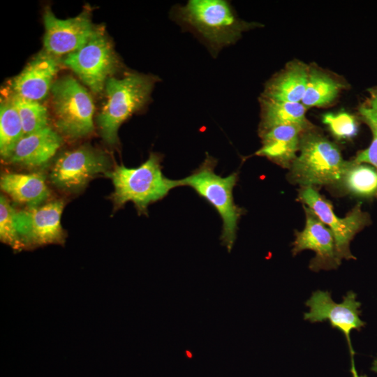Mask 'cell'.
I'll return each mask as SVG.
<instances>
[{"label": "cell", "mask_w": 377, "mask_h": 377, "mask_svg": "<svg viewBox=\"0 0 377 377\" xmlns=\"http://www.w3.org/2000/svg\"><path fill=\"white\" fill-rule=\"evenodd\" d=\"M15 107L22 124L24 135L48 126L47 108L38 101L14 94L10 98Z\"/></svg>", "instance_id": "23"}, {"label": "cell", "mask_w": 377, "mask_h": 377, "mask_svg": "<svg viewBox=\"0 0 377 377\" xmlns=\"http://www.w3.org/2000/svg\"><path fill=\"white\" fill-rule=\"evenodd\" d=\"M370 129L372 133V140L369 146L359 151L354 161L369 164L377 170V131L374 128Z\"/></svg>", "instance_id": "27"}, {"label": "cell", "mask_w": 377, "mask_h": 377, "mask_svg": "<svg viewBox=\"0 0 377 377\" xmlns=\"http://www.w3.org/2000/svg\"><path fill=\"white\" fill-rule=\"evenodd\" d=\"M304 131L298 126L283 125L262 132L260 133L262 147L256 155L265 156L283 168H290L297 157L300 138Z\"/></svg>", "instance_id": "16"}, {"label": "cell", "mask_w": 377, "mask_h": 377, "mask_svg": "<svg viewBox=\"0 0 377 377\" xmlns=\"http://www.w3.org/2000/svg\"><path fill=\"white\" fill-rule=\"evenodd\" d=\"M299 199L332 231L338 260L341 263L343 259H356L350 249V242L371 222L369 214L362 210L361 203L359 202L346 217L339 218L334 214L330 202L313 186L302 187Z\"/></svg>", "instance_id": "9"}, {"label": "cell", "mask_w": 377, "mask_h": 377, "mask_svg": "<svg viewBox=\"0 0 377 377\" xmlns=\"http://www.w3.org/2000/svg\"><path fill=\"white\" fill-rule=\"evenodd\" d=\"M341 184L357 197L377 199V170L369 164L348 161Z\"/></svg>", "instance_id": "21"}, {"label": "cell", "mask_w": 377, "mask_h": 377, "mask_svg": "<svg viewBox=\"0 0 377 377\" xmlns=\"http://www.w3.org/2000/svg\"><path fill=\"white\" fill-rule=\"evenodd\" d=\"M306 223L304 229L295 232L292 253L296 256L304 250H311L316 256L311 259L309 268L318 272L320 269H337L341 262L338 260L334 235L330 228L306 206Z\"/></svg>", "instance_id": "13"}, {"label": "cell", "mask_w": 377, "mask_h": 377, "mask_svg": "<svg viewBox=\"0 0 377 377\" xmlns=\"http://www.w3.org/2000/svg\"><path fill=\"white\" fill-rule=\"evenodd\" d=\"M177 18L197 31L215 49L235 42L249 27L222 0H191L177 9Z\"/></svg>", "instance_id": "5"}, {"label": "cell", "mask_w": 377, "mask_h": 377, "mask_svg": "<svg viewBox=\"0 0 377 377\" xmlns=\"http://www.w3.org/2000/svg\"><path fill=\"white\" fill-rule=\"evenodd\" d=\"M309 66L293 61L272 77L265 87L262 98L274 101L301 102L306 88Z\"/></svg>", "instance_id": "17"}, {"label": "cell", "mask_w": 377, "mask_h": 377, "mask_svg": "<svg viewBox=\"0 0 377 377\" xmlns=\"http://www.w3.org/2000/svg\"><path fill=\"white\" fill-rule=\"evenodd\" d=\"M358 110L369 128L377 131V85L369 89V96Z\"/></svg>", "instance_id": "26"}, {"label": "cell", "mask_w": 377, "mask_h": 377, "mask_svg": "<svg viewBox=\"0 0 377 377\" xmlns=\"http://www.w3.org/2000/svg\"><path fill=\"white\" fill-rule=\"evenodd\" d=\"M343 87L332 75L317 67L309 66L306 88L301 103L306 108L329 105L337 98Z\"/></svg>", "instance_id": "20"}, {"label": "cell", "mask_w": 377, "mask_h": 377, "mask_svg": "<svg viewBox=\"0 0 377 377\" xmlns=\"http://www.w3.org/2000/svg\"><path fill=\"white\" fill-rule=\"evenodd\" d=\"M371 370L375 373L377 374V356L374 359L373 363H372V366L371 367Z\"/></svg>", "instance_id": "28"}, {"label": "cell", "mask_w": 377, "mask_h": 377, "mask_svg": "<svg viewBox=\"0 0 377 377\" xmlns=\"http://www.w3.org/2000/svg\"><path fill=\"white\" fill-rule=\"evenodd\" d=\"M305 304L309 311L304 313V320L311 323L328 320L332 328L344 335L349 349L353 377H367L358 375L355 366V353L350 339L353 330L360 331L366 325L360 317L361 303L357 300V294L350 290L343 296L341 302L337 303L332 300L330 292L317 290L312 293Z\"/></svg>", "instance_id": "7"}, {"label": "cell", "mask_w": 377, "mask_h": 377, "mask_svg": "<svg viewBox=\"0 0 377 377\" xmlns=\"http://www.w3.org/2000/svg\"><path fill=\"white\" fill-rule=\"evenodd\" d=\"M64 205L62 201L56 200L16 211L15 228L23 249L64 243L61 225Z\"/></svg>", "instance_id": "11"}, {"label": "cell", "mask_w": 377, "mask_h": 377, "mask_svg": "<svg viewBox=\"0 0 377 377\" xmlns=\"http://www.w3.org/2000/svg\"><path fill=\"white\" fill-rule=\"evenodd\" d=\"M161 161V154L151 153L147 160L137 168L117 165L105 175L114 186L111 199L116 209L132 202L140 215H147L149 205L165 198L172 188L180 186L179 179L164 176Z\"/></svg>", "instance_id": "1"}, {"label": "cell", "mask_w": 377, "mask_h": 377, "mask_svg": "<svg viewBox=\"0 0 377 377\" xmlns=\"http://www.w3.org/2000/svg\"><path fill=\"white\" fill-rule=\"evenodd\" d=\"M154 83V77L137 73L107 80L106 99L96 123L102 138L108 144L114 145L118 142L119 126L148 102Z\"/></svg>", "instance_id": "3"}, {"label": "cell", "mask_w": 377, "mask_h": 377, "mask_svg": "<svg viewBox=\"0 0 377 377\" xmlns=\"http://www.w3.org/2000/svg\"><path fill=\"white\" fill-rule=\"evenodd\" d=\"M23 136L22 124L15 107L10 98L3 101L0 107V154L3 161H8Z\"/></svg>", "instance_id": "22"}, {"label": "cell", "mask_w": 377, "mask_h": 377, "mask_svg": "<svg viewBox=\"0 0 377 377\" xmlns=\"http://www.w3.org/2000/svg\"><path fill=\"white\" fill-rule=\"evenodd\" d=\"M43 23L45 29L44 50L57 57L80 49L96 30L87 10L76 17L61 20L57 18L50 8H46L43 13Z\"/></svg>", "instance_id": "12"}, {"label": "cell", "mask_w": 377, "mask_h": 377, "mask_svg": "<svg viewBox=\"0 0 377 377\" xmlns=\"http://www.w3.org/2000/svg\"><path fill=\"white\" fill-rule=\"evenodd\" d=\"M61 137L50 127L24 135L6 162L34 168L45 165L62 145Z\"/></svg>", "instance_id": "15"}, {"label": "cell", "mask_w": 377, "mask_h": 377, "mask_svg": "<svg viewBox=\"0 0 377 377\" xmlns=\"http://www.w3.org/2000/svg\"><path fill=\"white\" fill-rule=\"evenodd\" d=\"M322 120L332 134L339 140L351 139L357 134V121L355 116L346 112L325 113Z\"/></svg>", "instance_id": "24"}, {"label": "cell", "mask_w": 377, "mask_h": 377, "mask_svg": "<svg viewBox=\"0 0 377 377\" xmlns=\"http://www.w3.org/2000/svg\"><path fill=\"white\" fill-rule=\"evenodd\" d=\"M0 186L14 201L27 207L41 205L50 195L46 176L41 172L3 174Z\"/></svg>", "instance_id": "18"}, {"label": "cell", "mask_w": 377, "mask_h": 377, "mask_svg": "<svg viewBox=\"0 0 377 377\" xmlns=\"http://www.w3.org/2000/svg\"><path fill=\"white\" fill-rule=\"evenodd\" d=\"M261 121L260 133L283 125L298 126L305 131L312 128L305 117L306 108L301 103L260 98Z\"/></svg>", "instance_id": "19"}, {"label": "cell", "mask_w": 377, "mask_h": 377, "mask_svg": "<svg viewBox=\"0 0 377 377\" xmlns=\"http://www.w3.org/2000/svg\"><path fill=\"white\" fill-rule=\"evenodd\" d=\"M55 125L64 135L80 138L94 131V104L91 94L73 77L66 75L51 87Z\"/></svg>", "instance_id": "6"}, {"label": "cell", "mask_w": 377, "mask_h": 377, "mask_svg": "<svg viewBox=\"0 0 377 377\" xmlns=\"http://www.w3.org/2000/svg\"><path fill=\"white\" fill-rule=\"evenodd\" d=\"M16 210L7 198L0 196V238L1 242L15 250L23 249L15 224Z\"/></svg>", "instance_id": "25"}, {"label": "cell", "mask_w": 377, "mask_h": 377, "mask_svg": "<svg viewBox=\"0 0 377 377\" xmlns=\"http://www.w3.org/2000/svg\"><path fill=\"white\" fill-rule=\"evenodd\" d=\"M111 161L103 151L89 145L66 151L55 161L50 174L58 189L74 193L84 188L94 177L111 170Z\"/></svg>", "instance_id": "8"}, {"label": "cell", "mask_w": 377, "mask_h": 377, "mask_svg": "<svg viewBox=\"0 0 377 377\" xmlns=\"http://www.w3.org/2000/svg\"><path fill=\"white\" fill-rule=\"evenodd\" d=\"M59 66L57 57L45 50L39 52L13 79L11 87L14 94L38 102L45 99L50 92Z\"/></svg>", "instance_id": "14"}, {"label": "cell", "mask_w": 377, "mask_h": 377, "mask_svg": "<svg viewBox=\"0 0 377 377\" xmlns=\"http://www.w3.org/2000/svg\"><path fill=\"white\" fill-rule=\"evenodd\" d=\"M217 160L207 153L203 162L191 175L179 179L180 186L192 188L205 199L219 213L222 220L221 239L230 251L236 239L238 223L244 209L234 201L233 189L238 173L222 177L214 170Z\"/></svg>", "instance_id": "2"}, {"label": "cell", "mask_w": 377, "mask_h": 377, "mask_svg": "<svg viewBox=\"0 0 377 377\" xmlns=\"http://www.w3.org/2000/svg\"><path fill=\"white\" fill-rule=\"evenodd\" d=\"M299 154L290 166V178L302 187L341 183L348 161L339 147L312 128L301 136Z\"/></svg>", "instance_id": "4"}, {"label": "cell", "mask_w": 377, "mask_h": 377, "mask_svg": "<svg viewBox=\"0 0 377 377\" xmlns=\"http://www.w3.org/2000/svg\"><path fill=\"white\" fill-rule=\"evenodd\" d=\"M64 64L94 93H101L118 64L111 43L103 30L96 29L80 49L66 55Z\"/></svg>", "instance_id": "10"}]
</instances>
